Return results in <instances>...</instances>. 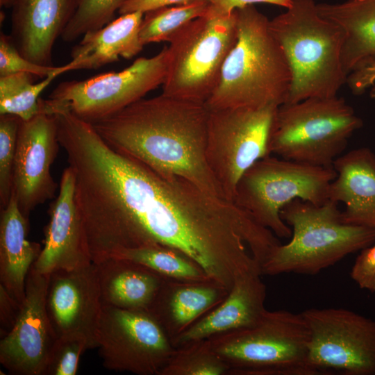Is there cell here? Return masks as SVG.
I'll return each instance as SVG.
<instances>
[{
  "mask_svg": "<svg viewBox=\"0 0 375 375\" xmlns=\"http://www.w3.org/2000/svg\"><path fill=\"white\" fill-rule=\"evenodd\" d=\"M208 116L205 103L161 93L90 123L115 150L225 198L206 160Z\"/></svg>",
  "mask_w": 375,
  "mask_h": 375,
  "instance_id": "6da1fadb",
  "label": "cell"
},
{
  "mask_svg": "<svg viewBox=\"0 0 375 375\" xmlns=\"http://www.w3.org/2000/svg\"><path fill=\"white\" fill-rule=\"evenodd\" d=\"M238 39L227 56L208 110L281 106L288 98L292 75L269 20L253 5L236 9Z\"/></svg>",
  "mask_w": 375,
  "mask_h": 375,
  "instance_id": "7a4b0ae2",
  "label": "cell"
},
{
  "mask_svg": "<svg viewBox=\"0 0 375 375\" xmlns=\"http://www.w3.org/2000/svg\"><path fill=\"white\" fill-rule=\"evenodd\" d=\"M269 28L292 75L284 103L337 96L347 79L341 62L342 28L320 16L313 0H292L285 12L269 20Z\"/></svg>",
  "mask_w": 375,
  "mask_h": 375,
  "instance_id": "3957f363",
  "label": "cell"
},
{
  "mask_svg": "<svg viewBox=\"0 0 375 375\" xmlns=\"http://www.w3.org/2000/svg\"><path fill=\"white\" fill-rule=\"evenodd\" d=\"M281 217L292 228V235L262 264V275H315L375 242V228L343 222L338 203L331 200L317 206L297 199Z\"/></svg>",
  "mask_w": 375,
  "mask_h": 375,
  "instance_id": "277c9868",
  "label": "cell"
},
{
  "mask_svg": "<svg viewBox=\"0 0 375 375\" xmlns=\"http://www.w3.org/2000/svg\"><path fill=\"white\" fill-rule=\"evenodd\" d=\"M208 340L228 375H319L307 362L309 331L301 312L267 310L255 324Z\"/></svg>",
  "mask_w": 375,
  "mask_h": 375,
  "instance_id": "5b68a950",
  "label": "cell"
},
{
  "mask_svg": "<svg viewBox=\"0 0 375 375\" xmlns=\"http://www.w3.org/2000/svg\"><path fill=\"white\" fill-rule=\"evenodd\" d=\"M362 126L353 108L338 96L283 103L274 117L269 151L287 160L333 167Z\"/></svg>",
  "mask_w": 375,
  "mask_h": 375,
  "instance_id": "8992f818",
  "label": "cell"
},
{
  "mask_svg": "<svg viewBox=\"0 0 375 375\" xmlns=\"http://www.w3.org/2000/svg\"><path fill=\"white\" fill-rule=\"evenodd\" d=\"M336 176L333 167H319L268 156L241 177L233 202L278 238H290L291 228L281 217L282 209L299 199L315 205L328 200Z\"/></svg>",
  "mask_w": 375,
  "mask_h": 375,
  "instance_id": "52a82bcc",
  "label": "cell"
},
{
  "mask_svg": "<svg viewBox=\"0 0 375 375\" xmlns=\"http://www.w3.org/2000/svg\"><path fill=\"white\" fill-rule=\"evenodd\" d=\"M237 13H207L173 36L162 93L205 103L218 84L224 62L238 39Z\"/></svg>",
  "mask_w": 375,
  "mask_h": 375,
  "instance_id": "ba28073f",
  "label": "cell"
},
{
  "mask_svg": "<svg viewBox=\"0 0 375 375\" xmlns=\"http://www.w3.org/2000/svg\"><path fill=\"white\" fill-rule=\"evenodd\" d=\"M278 107L209 110L206 160L227 200L233 201L243 174L271 155L270 135Z\"/></svg>",
  "mask_w": 375,
  "mask_h": 375,
  "instance_id": "9c48e42d",
  "label": "cell"
},
{
  "mask_svg": "<svg viewBox=\"0 0 375 375\" xmlns=\"http://www.w3.org/2000/svg\"><path fill=\"white\" fill-rule=\"evenodd\" d=\"M168 58V47L165 46L156 55L140 57L120 72L62 82L47 101L53 106L68 108L89 122L105 118L162 85Z\"/></svg>",
  "mask_w": 375,
  "mask_h": 375,
  "instance_id": "30bf717a",
  "label": "cell"
},
{
  "mask_svg": "<svg viewBox=\"0 0 375 375\" xmlns=\"http://www.w3.org/2000/svg\"><path fill=\"white\" fill-rule=\"evenodd\" d=\"M301 313L309 331L307 362L319 375H375V320L343 308Z\"/></svg>",
  "mask_w": 375,
  "mask_h": 375,
  "instance_id": "8fae6325",
  "label": "cell"
},
{
  "mask_svg": "<svg viewBox=\"0 0 375 375\" xmlns=\"http://www.w3.org/2000/svg\"><path fill=\"white\" fill-rule=\"evenodd\" d=\"M97 347L104 367L160 375L175 347L148 310L102 307Z\"/></svg>",
  "mask_w": 375,
  "mask_h": 375,
  "instance_id": "7c38bea8",
  "label": "cell"
},
{
  "mask_svg": "<svg viewBox=\"0 0 375 375\" xmlns=\"http://www.w3.org/2000/svg\"><path fill=\"white\" fill-rule=\"evenodd\" d=\"M48 278L31 267L17 321L1 338L0 362L12 374L44 375L57 340L46 309Z\"/></svg>",
  "mask_w": 375,
  "mask_h": 375,
  "instance_id": "4fadbf2b",
  "label": "cell"
},
{
  "mask_svg": "<svg viewBox=\"0 0 375 375\" xmlns=\"http://www.w3.org/2000/svg\"><path fill=\"white\" fill-rule=\"evenodd\" d=\"M102 307L94 263L49 274L46 309L57 338L76 337L97 348Z\"/></svg>",
  "mask_w": 375,
  "mask_h": 375,
  "instance_id": "5bb4252c",
  "label": "cell"
},
{
  "mask_svg": "<svg viewBox=\"0 0 375 375\" xmlns=\"http://www.w3.org/2000/svg\"><path fill=\"white\" fill-rule=\"evenodd\" d=\"M60 144L53 115L44 109L19 124L13 168L12 190L28 219L38 205L54 197L57 184L51 174Z\"/></svg>",
  "mask_w": 375,
  "mask_h": 375,
  "instance_id": "9a60e30c",
  "label": "cell"
},
{
  "mask_svg": "<svg viewBox=\"0 0 375 375\" xmlns=\"http://www.w3.org/2000/svg\"><path fill=\"white\" fill-rule=\"evenodd\" d=\"M75 180L69 166L62 174L59 193L49 209L44 246L33 265L38 272L49 274L92 262L82 220L74 199Z\"/></svg>",
  "mask_w": 375,
  "mask_h": 375,
  "instance_id": "2e32d148",
  "label": "cell"
},
{
  "mask_svg": "<svg viewBox=\"0 0 375 375\" xmlns=\"http://www.w3.org/2000/svg\"><path fill=\"white\" fill-rule=\"evenodd\" d=\"M78 0H15L10 37L19 52L41 65H52L54 44L72 19Z\"/></svg>",
  "mask_w": 375,
  "mask_h": 375,
  "instance_id": "e0dca14e",
  "label": "cell"
},
{
  "mask_svg": "<svg viewBox=\"0 0 375 375\" xmlns=\"http://www.w3.org/2000/svg\"><path fill=\"white\" fill-rule=\"evenodd\" d=\"M253 272L236 279L228 295L185 331L171 340L176 348L245 328L257 323L267 309L265 284Z\"/></svg>",
  "mask_w": 375,
  "mask_h": 375,
  "instance_id": "ac0fdd59",
  "label": "cell"
},
{
  "mask_svg": "<svg viewBox=\"0 0 375 375\" xmlns=\"http://www.w3.org/2000/svg\"><path fill=\"white\" fill-rule=\"evenodd\" d=\"M333 167L336 176L328 200L342 202L343 222L375 228V154L369 148L353 149L338 156Z\"/></svg>",
  "mask_w": 375,
  "mask_h": 375,
  "instance_id": "d6986e66",
  "label": "cell"
},
{
  "mask_svg": "<svg viewBox=\"0 0 375 375\" xmlns=\"http://www.w3.org/2000/svg\"><path fill=\"white\" fill-rule=\"evenodd\" d=\"M229 291L213 281L165 279L148 311L172 340L219 305Z\"/></svg>",
  "mask_w": 375,
  "mask_h": 375,
  "instance_id": "ffe728a7",
  "label": "cell"
},
{
  "mask_svg": "<svg viewBox=\"0 0 375 375\" xmlns=\"http://www.w3.org/2000/svg\"><path fill=\"white\" fill-rule=\"evenodd\" d=\"M144 13L120 15L102 28L85 33L72 49L69 71L95 69L138 55L144 47L139 36Z\"/></svg>",
  "mask_w": 375,
  "mask_h": 375,
  "instance_id": "44dd1931",
  "label": "cell"
},
{
  "mask_svg": "<svg viewBox=\"0 0 375 375\" xmlns=\"http://www.w3.org/2000/svg\"><path fill=\"white\" fill-rule=\"evenodd\" d=\"M94 265L104 306L149 310L165 279L128 259L111 257Z\"/></svg>",
  "mask_w": 375,
  "mask_h": 375,
  "instance_id": "7402d4cb",
  "label": "cell"
},
{
  "mask_svg": "<svg viewBox=\"0 0 375 375\" xmlns=\"http://www.w3.org/2000/svg\"><path fill=\"white\" fill-rule=\"evenodd\" d=\"M28 221L12 192L8 205L1 210L0 284L20 304L27 275L42 250L39 244L27 240Z\"/></svg>",
  "mask_w": 375,
  "mask_h": 375,
  "instance_id": "603a6c76",
  "label": "cell"
},
{
  "mask_svg": "<svg viewBox=\"0 0 375 375\" xmlns=\"http://www.w3.org/2000/svg\"><path fill=\"white\" fill-rule=\"evenodd\" d=\"M317 9L344 31L341 62L347 76L363 65L375 62V0L318 3Z\"/></svg>",
  "mask_w": 375,
  "mask_h": 375,
  "instance_id": "cb8c5ba5",
  "label": "cell"
},
{
  "mask_svg": "<svg viewBox=\"0 0 375 375\" xmlns=\"http://www.w3.org/2000/svg\"><path fill=\"white\" fill-rule=\"evenodd\" d=\"M67 72L66 65L58 67L37 83H33L34 75L25 72L0 77V115H14L22 120L33 117L43 109L40 94L56 77Z\"/></svg>",
  "mask_w": 375,
  "mask_h": 375,
  "instance_id": "d4e9b609",
  "label": "cell"
},
{
  "mask_svg": "<svg viewBox=\"0 0 375 375\" xmlns=\"http://www.w3.org/2000/svg\"><path fill=\"white\" fill-rule=\"evenodd\" d=\"M113 257L141 264L165 279L185 282L212 281L191 258L166 246L153 245L124 250Z\"/></svg>",
  "mask_w": 375,
  "mask_h": 375,
  "instance_id": "484cf974",
  "label": "cell"
},
{
  "mask_svg": "<svg viewBox=\"0 0 375 375\" xmlns=\"http://www.w3.org/2000/svg\"><path fill=\"white\" fill-rule=\"evenodd\" d=\"M209 9L206 0H193L184 4L162 6L148 10L140 28V40L149 43L169 42L189 22L206 15Z\"/></svg>",
  "mask_w": 375,
  "mask_h": 375,
  "instance_id": "4316f807",
  "label": "cell"
},
{
  "mask_svg": "<svg viewBox=\"0 0 375 375\" xmlns=\"http://www.w3.org/2000/svg\"><path fill=\"white\" fill-rule=\"evenodd\" d=\"M160 375H228V367L202 340L176 347Z\"/></svg>",
  "mask_w": 375,
  "mask_h": 375,
  "instance_id": "83f0119b",
  "label": "cell"
},
{
  "mask_svg": "<svg viewBox=\"0 0 375 375\" xmlns=\"http://www.w3.org/2000/svg\"><path fill=\"white\" fill-rule=\"evenodd\" d=\"M127 0H78L61 38L71 42L85 33L108 24Z\"/></svg>",
  "mask_w": 375,
  "mask_h": 375,
  "instance_id": "f1b7e54d",
  "label": "cell"
},
{
  "mask_svg": "<svg viewBox=\"0 0 375 375\" xmlns=\"http://www.w3.org/2000/svg\"><path fill=\"white\" fill-rule=\"evenodd\" d=\"M21 119L14 115H0V206L8 203L12 190L18 129Z\"/></svg>",
  "mask_w": 375,
  "mask_h": 375,
  "instance_id": "f546056e",
  "label": "cell"
},
{
  "mask_svg": "<svg viewBox=\"0 0 375 375\" xmlns=\"http://www.w3.org/2000/svg\"><path fill=\"white\" fill-rule=\"evenodd\" d=\"M86 350H88L87 344L81 338H57L44 375H75L81 356Z\"/></svg>",
  "mask_w": 375,
  "mask_h": 375,
  "instance_id": "4dcf8cb0",
  "label": "cell"
},
{
  "mask_svg": "<svg viewBox=\"0 0 375 375\" xmlns=\"http://www.w3.org/2000/svg\"><path fill=\"white\" fill-rule=\"evenodd\" d=\"M58 67L36 64L24 58L14 44L10 35L0 34V77L25 72L44 78Z\"/></svg>",
  "mask_w": 375,
  "mask_h": 375,
  "instance_id": "1f68e13d",
  "label": "cell"
},
{
  "mask_svg": "<svg viewBox=\"0 0 375 375\" xmlns=\"http://www.w3.org/2000/svg\"><path fill=\"white\" fill-rule=\"evenodd\" d=\"M351 267V279L362 289L375 292V242L360 251Z\"/></svg>",
  "mask_w": 375,
  "mask_h": 375,
  "instance_id": "d6a6232c",
  "label": "cell"
},
{
  "mask_svg": "<svg viewBox=\"0 0 375 375\" xmlns=\"http://www.w3.org/2000/svg\"><path fill=\"white\" fill-rule=\"evenodd\" d=\"M22 304L15 299L0 284V333L1 338L6 335L14 326Z\"/></svg>",
  "mask_w": 375,
  "mask_h": 375,
  "instance_id": "836d02e7",
  "label": "cell"
},
{
  "mask_svg": "<svg viewBox=\"0 0 375 375\" xmlns=\"http://www.w3.org/2000/svg\"><path fill=\"white\" fill-rule=\"evenodd\" d=\"M209 4L208 14L226 15L235 10L255 3H269L285 8L292 5V0H206Z\"/></svg>",
  "mask_w": 375,
  "mask_h": 375,
  "instance_id": "e575fe53",
  "label": "cell"
},
{
  "mask_svg": "<svg viewBox=\"0 0 375 375\" xmlns=\"http://www.w3.org/2000/svg\"><path fill=\"white\" fill-rule=\"evenodd\" d=\"M192 1L193 0H127L118 13L124 15L136 11L145 12L159 7L184 4Z\"/></svg>",
  "mask_w": 375,
  "mask_h": 375,
  "instance_id": "d590c367",
  "label": "cell"
},
{
  "mask_svg": "<svg viewBox=\"0 0 375 375\" xmlns=\"http://www.w3.org/2000/svg\"><path fill=\"white\" fill-rule=\"evenodd\" d=\"M362 78L369 85L375 84V62H372L362 69Z\"/></svg>",
  "mask_w": 375,
  "mask_h": 375,
  "instance_id": "8d00e7d4",
  "label": "cell"
},
{
  "mask_svg": "<svg viewBox=\"0 0 375 375\" xmlns=\"http://www.w3.org/2000/svg\"><path fill=\"white\" fill-rule=\"evenodd\" d=\"M15 0H0L1 7L11 8Z\"/></svg>",
  "mask_w": 375,
  "mask_h": 375,
  "instance_id": "74e56055",
  "label": "cell"
}]
</instances>
